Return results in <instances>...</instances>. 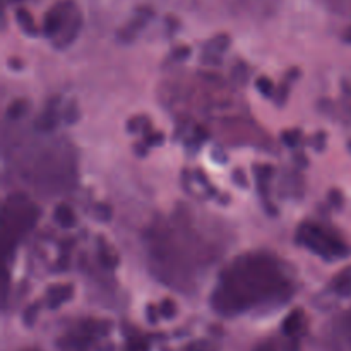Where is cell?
Listing matches in <instances>:
<instances>
[{
    "mask_svg": "<svg viewBox=\"0 0 351 351\" xmlns=\"http://www.w3.org/2000/svg\"><path fill=\"white\" fill-rule=\"evenodd\" d=\"M293 295V283L280 261L254 252L233 261L219 276L211 295L216 314L233 317L261 308L280 307Z\"/></svg>",
    "mask_w": 351,
    "mask_h": 351,
    "instance_id": "6da1fadb",
    "label": "cell"
},
{
    "mask_svg": "<svg viewBox=\"0 0 351 351\" xmlns=\"http://www.w3.org/2000/svg\"><path fill=\"white\" fill-rule=\"evenodd\" d=\"M147 247L154 273L175 288L191 287L195 273L192 269L208 266L216 256L215 250L206 247L202 237L178 218L149 230Z\"/></svg>",
    "mask_w": 351,
    "mask_h": 351,
    "instance_id": "7a4b0ae2",
    "label": "cell"
},
{
    "mask_svg": "<svg viewBox=\"0 0 351 351\" xmlns=\"http://www.w3.org/2000/svg\"><path fill=\"white\" fill-rule=\"evenodd\" d=\"M82 26V16L79 7L72 0H60L50 7L43 17L41 31L47 38L53 40L57 48H67L77 38Z\"/></svg>",
    "mask_w": 351,
    "mask_h": 351,
    "instance_id": "3957f363",
    "label": "cell"
},
{
    "mask_svg": "<svg viewBox=\"0 0 351 351\" xmlns=\"http://www.w3.org/2000/svg\"><path fill=\"white\" fill-rule=\"evenodd\" d=\"M297 240L300 245L307 247L317 256L324 259H339L348 254V247L343 242L338 233L317 225V223H305L298 228Z\"/></svg>",
    "mask_w": 351,
    "mask_h": 351,
    "instance_id": "277c9868",
    "label": "cell"
},
{
    "mask_svg": "<svg viewBox=\"0 0 351 351\" xmlns=\"http://www.w3.org/2000/svg\"><path fill=\"white\" fill-rule=\"evenodd\" d=\"M38 209L26 201H9L3 209V242L14 245L36 223Z\"/></svg>",
    "mask_w": 351,
    "mask_h": 351,
    "instance_id": "5b68a950",
    "label": "cell"
},
{
    "mask_svg": "<svg viewBox=\"0 0 351 351\" xmlns=\"http://www.w3.org/2000/svg\"><path fill=\"white\" fill-rule=\"evenodd\" d=\"M326 348L328 351H351V311H346L332 322Z\"/></svg>",
    "mask_w": 351,
    "mask_h": 351,
    "instance_id": "8992f818",
    "label": "cell"
},
{
    "mask_svg": "<svg viewBox=\"0 0 351 351\" xmlns=\"http://www.w3.org/2000/svg\"><path fill=\"white\" fill-rule=\"evenodd\" d=\"M93 336V329H89L88 326H84L81 331V335H71L60 341V350L62 351H86L88 350L89 339Z\"/></svg>",
    "mask_w": 351,
    "mask_h": 351,
    "instance_id": "52a82bcc",
    "label": "cell"
},
{
    "mask_svg": "<svg viewBox=\"0 0 351 351\" xmlns=\"http://www.w3.org/2000/svg\"><path fill=\"white\" fill-rule=\"evenodd\" d=\"M331 288L336 295H339V297H351V266L343 269L339 274H336L335 280H332L331 283Z\"/></svg>",
    "mask_w": 351,
    "mask_h": 351,
    "instance_id": "ba28073f",
    "label": "cell"
},
{
    "mask_svg": "<svg viewBox=\"0 0 351 351\" xmlns=\"http://www.w3.org/2000/svg\"><path fill=\"white\" fill-rule=\"evenodd\" d=\"M57 106L48 105L47 110L41 113V117L38 119V129L43 130V132H51V130L57 127Z\"/></svg>",
    "mask_w": 351,
    "mask_h": 351,
    "instance_id": "9c48e42d",
    "label": "cell"
},
{
    "mask_svg": "<svg viewBox=\"0 0 351 351\" xmlns=\"http://www.w3.org/2000/svg\"><path fill=\"white\" fill-rule=\"evenodd\" d=\"M55 219H57L58 225L64 226V228H71V226L75 225L74 211L65 204L57 206V209H55Z\"/></svg>",
    "mask_w": 351,
    "mask_h": 351,
    "instance_id": "30bf717a",
    "label": "cell"
},
{
    "mask_svg": "<svg viewBox=\"0 0 351 351\" xmlns=\"http://www.w3.org/2000/svg\"><path fill=\"white\" fill-rule=\"evenodd\" d=\"M72 293V287H55L51 288L50 293H48V302H50V307H58L60 304H64L65 300H69Z\"/></svg>",
    "mask_w": 351,
    "mask_h": 351,
    "instance_id": "8fae6325",
    "label": "cell"
},
{
    "mask_svg": "<svg viewBox=\"0 0 351 351\" xmlns=\"http://www.w3.org/2000/svg\"><path fill=\"white\" fill-rule=\"evenodd\" d=\"M16 16H17V23H19V26L23 27L24 33H27V34H36L38 33L33 16H31V14L27 12L26 9H19V10H17Z\"/></svg>",
    "mask_w": 351,
    "mask_h": 351,
    "instance_id": "7c38bea8",
    "label": "cell"
},
{
    "mask_svg": "<svg viewBox=\"0 0 351 351\" xmlns=\"http://www.w3.org/2000/svg\"><path fill=\"white\" fill-rule=\"evenodd\" d=\"M300 319L302 315L298 314V311L293 312V314L287 319V322H285V332H287V335H293L298 329V326H300Z\"/></svg>",
    "mask_w": 351,
    "mask_h": 351,
    "instance_id": "4fadbf2b",
    "label": "cell"
},
{
    "mask_svg": "<svg viewBox=\"0 0 351 351\" xmlns=\"http://www.w3.org/2000/svg\"><path fill=\"white\" fill-rule=\"evenodd\" d=\"M24 112H26V103H24V101H16V103H12V105H10L9 117H10V119L17 120V119H19V117L24 115Z\"/></svg>",
    "mask_w": 351,
    "mask_h": 351,
    "instance_id": "5bb4252c",
    "label": "cell"
},
{
    "mask_svg": "<svg viewBox=\"0 0 351 351\" xmlns=\"http://www.w3.org/2000/svg\"><path fill=\"white\" fill-rule=\"evenodd\" d=\"M175 311H177V307H175V304L171 300H165L163 305H161V314H163L167 319L173 317Z\"/></svg>",
    "mask_w": 351,
    "mask_h": 351,
    "instance_id": "9a60e30c",
    "label": "cell"
},
{
    "mask_svg": "<svg viewBox=\"0 0 351 351\" xmlns=\"http://www.w3.org/2000/svg\"><path fill=\"white\" fill-rule=\"evenodd\" d=\"M257 88H259L261 93L266 96H269L271 91H273V84H271V81H267V79H261V81L257 82Z\"/></svg>",
    "mask_w": 351,
    "mask_h": 351,
    "instance_id": "2e32d148",
    "label": "cell"
},
{
    "mask_svg": "<svg viewBox=\"0 0 351 351\" xmlns=\"http://www.w3.org/2000/svg\"><path fill=\"white\" fill-rule=\"evenodd\" d=\"M254 351H276V350H274V346H273V345H269V343H266V345L257 346V348L254 350Z\"/></svg>",
    "mask_w": 351,
    "mask_h": 351,
    "instance_id": "e0dca14e",
    "label": "cell"
},
{
    "mask_svg": "<svg viewBox=\"0 0 351 351\" xmlns=\"http://www.w3.org/2000/svg\"><path fill=\"white\" fill-rule=\"evenodd\" d=\"M9 2H23V0H9Z\"/></svg>",
    "mask_w": 351,
    "mask_h": 351,
    "instance_id": "ac0fdd59",
    "label": "cell"
}]
</instances>
